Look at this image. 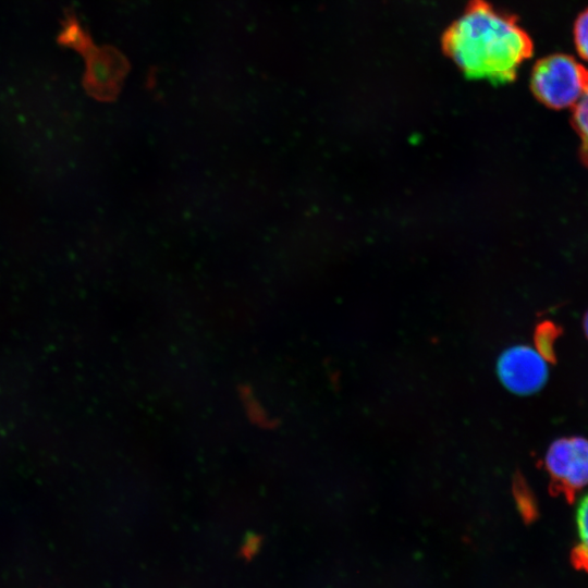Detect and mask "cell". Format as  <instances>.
Returning <instances> with one entry per match:
<instances>
[{
	"label": "cell",
	"mask_w": 588,
	"mask_h": 588,
	"mask_svg": "<svg viewBox=\"0 0 588 588\" xmlns=\"http://www.w3.org/2000/svg\"><path fill=\"white\" fill-rule=\"evenodd\" d=\"M574 42L578 54L588 61V8L575 21Z\"/></svg>",
	"instance_id": "10"
},
{
	"label": "cell",
	"mask_w": 588,
	"mask_h": 588,
	"mask_svg": "<svg viewBox=\"0 0 588 588\" xmlns=\"http://www.w3.org/2000/svg\"><path fill=\"white\" fill-rule=\"evenodd\" d=\"M87 70L84 86L87 93L101 101L113 100L121 90L128 71V62L118 50L91 48L86 54Z\"/></svg>",
	"instance_id": "5"
},
{
	"label": "cell",
	"mask_w": 588,
	"mask_h": 588,
	"mask_svg": "<svg viewBox=\"0 0 588 588\" xmlns=\"http://www.w3.org/2000/svg\"><path fill=\"white\" fill-rule=\"evenodd\" d=\"M530 88L548 108H573L588 91V69L568 54L547 56L535 64Z\"/></svg>",
	"instance_id": "2"
},
{
	"label": "cell",
	"mask_w": 588,
	"mask_h": 588,
	"mask_svg": "<svg viewBox=\"0 0 588 588\" xmlns=\"http://www.w3.org/2000/svg\"><path fill=\"white\" fill-rule=\"evenodd\" d=\"M560 330L552 322L546 321L538 326L536 332L537 350L548 359L551 356L552 345Z\"/></svg>",
	"instance_id": "9"
},
{
	"label": "cell",
	"mask_w": 588,
	"mask_h": 588,
	"mask_svg": "<svg viewBox=\"0 0 588 588\" xmlns=\"http://www.w3.org/2000/svg\"><path fill=\"white\" fill-rule=\"evenodd\" d=\"M576 525L579 542L571 553V562L576 569L588 573V493L578 502Z\"/></svg>",
	"instance_id": "6"
},
{
	"label": "cell",
	"mask_w": 588,
	"mask_h": 588,
	"mask_svg": "<svg viewBox=\"0 0 588 588\" xmlns=\"http://www.w3.org/2000/svg\"><path fill=\"white\" fill-rule=\"evenodd\" d=\"M444 53L471 79L493 85L515 79L534 45L515 16L486 0H470L442 36Z\"/></svg>",
	"instance_id": "1"
},
{
	"label": "cell",
	"mask_w": 588,
	"mask_h": 588,
	"mask_svg": "<svg viewBox=\"0 0 588 588\" xmlns=\"http://www.w3.org/2000/svg\"><path fill=\"white\" fill-rule=\"evenodd\" d=\"M497 375L507 391L527 396L539 392L546 385L549 368L547 359L537 348L514 345L500 354Z\"/></svg>",
	"instance_id": "4"
},
{
	"label": "cell",
	"mask_w": 588,
	"mask_h": 588,
	"mask_svg": "<svg viewBox=\"0 0 588 588\" xmlns=\"http://www.w3.org/2000/svg\"><path fill=\"white\" fill-rule=\"evenodd\" d=\"M59 42L63 46L71 47L83 54H86L94 47L87 33L73 17L68 19V22L59 36Z\"/></svg>",
	"instance_id": "8"
},
{
	"label": "cell",
	"mask_w": 588,
	"mask_h": 588,
	"mask_svg": "<svg viewBox=\"0 0 588 588\" xmlns=\"http://www.w3.org/2000/svg\"><path fill=\"white\" fill-rule=\"evenodd\" d=\"M571 123L580 139L579 159L588 168V91L573 107Z\"/></svg>",
	"instance_id": "7"
},
{
	"label": "cell",
	"mask_w": 588,
	"mask_h": 588,
	"mask_svg": "<svg viewBox=\"0 0 588 588\" xmlns=\"http://www.w3.org/2000/svg\"><path fill=\"white\" fill-rule=\"evenodd\" d=\"M544 466L553 495L572 503L588 486V439L567 437L554 440L544 455Z\"/></svg>",
	"instance_id": "3"
},
{
	"label": "cell",
	"mask_w": 588,
	"mask_h": 588,
	"mask_svg": "<svg viewBox=\"0 0 588 588\" xmlns=\"http://www.w3.org/2000/svg\"><path fill=\"white\" fill-rule=\"evenodd\" d=\"M583 329H584L585 336L588 340V309L586 310L583 317Z\"/></svg>",
	"instance_id": "11"
}]
</instances>
